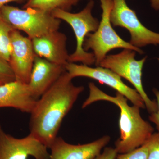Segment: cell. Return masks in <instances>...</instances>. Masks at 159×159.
<instances>
[{
  "label": "cell",
  "instance_id": "cell-14",
  "mask_svg": "<svg viewBox=\"0 0 159 159\" xmlns=\"http://www.w3.org/2000/svg\"><path fill=\"white\" fill-rule=\"evenodd\" d=\"M36 100L27 84L15 80L0 85V108L11 107L30 114Z\"/></svg>",
  "mask_w": 159,
  "mask_h": 159
},
{
  "label": "cell",
  "instance_id": "cell-5",
  "mask_svg": "<svg viewBox=\"0 0 159 159\" xmlns=\"http://www.w3.org/2000/svg\"><path fill=\"white\" fill-rule=\"evenodd\" d=\"M94 2L90 0L84 9L77 13L56 9L52 11V15L68 23L73 29L77 41L75 51L70 55L69 62H80L84 65L91 66L95 63L93 53L85 51L84 44L87 36L91 32L97 31L99 22L92 14Z\"/></svg>",
  "mask_w": 159,
  "mask_h": 159
},
{
  "label": "cell",
  "instance_id": "cell-21",
  "mask_svg": "<svg viewBox=\"0 0 159 159\" xmlns=\"http://www.w3.org/2000/svg\"><path fill=\"white\" fill-rule=\"evenodd\" d=\"M118 153L115 148L105 147L103 151L93 159H115Z\"/></svg>",
  "mask_w": 159,
  "mask_h": 159
},
{
  "label": "cell",
  "instance_id": "cell-6",
  "mask_svg": "<svg viewBox=\"0 0 159 159\" xmlns=\"http://www.w3.org/2000/svg\"><path fill=\"white\" fill-rule=\"evenodd\" d=\"M135 56L136 51L124 49L118 54L107 55L99 66L109 69L130 82L142 97L148 113H153L157 110L156 101L148 97L142 84V70L147 57L137 60Z\"/></svg>",
  "mask_w": 159,
  "mask_h": 159
},
{
  "label": "cell",
  "instance_id": "cell-11",
  "mask_svg": "<svg viewBox=\"0 0 159 159\" xmlns=\"http://www.w3.org/2000/svg\"><path fill=\"white\" fill-rule=\"evenodd\" d=\"M110 140L109 136L105 135L86 144L73 145L57 137L50 148L49 159H93Z\"/></svg>",
  "mask_w": 159,
  "mask_h": 159
},
{
  "label": "cell",
  "instance_id": "cell-16",
  "mask_svg": "<svg viewBox=\"0 0 159 159\" xmlns=\"http://www.w3.org/2000/svg\"><path fill=\"white\" fill-rule=\"evenodd\" d=\"M14 30L0 16V58L9 63L12 51L11 34Z\"/></svg>",
  "mask_w": 159,
  "mask_h": 159
},
{
  "label": "cell",
  "instance_id": "cell-22",
  "mask_svg": "<svg viewBox=\"0 0 159 159\" xmlns=\"http://www.w3.org/2000/svg\"><path fill=\"white\" fill-rule=\"evenodd\" d=\"M151 6L154 10H159V0H150Z\"/></svg>",
  "mask_w": 159,
  "mask_h": 159
},
{
  "label": "cell",
  "instance_id": "cell-7",
  "mask_svg": "<svg viewBox=\"0 0 159 159\" xmlns=\"http://www.w3.org/2000/svg\"><path fill=\"white\" fill-rule=\"evenodd\" d=\"M110 20L114 27L128 30L130 34L129 43L140 48L148 45H159V33L154 32L143 25L135 11L127 5L126 0H113Z\"/></svg>",
  "mask_w": 159,
  "mask_h": 159
},
{
  "label": "cell",
  "instance_id": "cell-10",
  "mask_svg": "<svg viewBox=\"0 0 159 159\" xmlns=\"http://www.w3.org/2000/svg\"><path fill=\"white\" fill-rule=\"evenodd\" d=\"M11 39L12 51L9 64L16 80L28 84L36 56L31 39L15 29L11 32Z\"/></svg>",
  "mask_w": 159,
  "mask_h": 159
},
{
  "label": "cell",
  "instance_id": "cell-20",
  "mask_svg": "<svg viewBox=\"0 0 159 159\" xmlns=\"http://www.w3.org/2000/svg\"><path fill=\"white\" fill-rule=\"evenodd\" d=\"M153 93L156 97V102L157 104V110L156 112L149 114L148 119L150 122H152L156 125L158 132L159 133V91L157 89H152Z\"/></svg>",
  "mask_w": 159,
  "mask_h": 159
},
{
  "label": "cell",
  "instance_id": "cell-1",
  "mask_svg": "<svg viewBox=\"0 0 159 159\" xmlns=\"http://www.w3.org/2000/svg\"><path fill=\"white\" fill-rule=\"evenodd\" d=\"M72 80L65 71L36 100L30 113V134L48 148L57 138L63 120L84 90L83 86L74 85Z\"/></svg>",
  "mask_w": 159,
  "mask_h": 159
},
{
  "label": "cell",
  "instance_id": "cell-23",
  "mask_svg": "<svg viewBox=\"0 0 159 159\" xmlns=\"http://www.w3.org/2000/svg\"><path fill=\"white\" fill-rule=\"evenodd\" d=\"M22 0H0V10L3 6L6 5L7 3L11 2H20Z\"/></svg>",
  "mask_w": 159,
  "mask_h": 159
},
{
  "label": "cell",
  "instance_id": "cell-17",
  "mask_svg": "<svg viewBox=\"0 0 159 159\" xmlns=\"http://www.w3.org/2000/svg\"><path fill=\"white\" fill-rule=\"evenodd\" d=\"M148 144V141L144 145L126 153L118 154L115 159H147Z\"/></svg>",
  "mask_w": 159,
  "mask_h": 159
},
{
  "label": "cell",
  "instance_id": "cell-9",
  "mask_svg": "<svg viewBox=\"0 0 159 159\" xmlns=\"http://www.w3.org/2000/svg\"><path fill=\"white\" fill-rule=\"evenodd\" d=\"M49 159L48 148L34 136L29 134L17 139L6 133L0 124V159Z\"/></svg>",
  "mask_w": 159,
  "mask_h": 159
},
{
  "label": "cell",
  "instance_id": "cell-24",
  "mask_svg": "<svg viewBox=\"0 0 159 159\" xmlns=\"http://www.w3.org/2000/svg\"><path fill=\"white\" fill-rule=\"evenodd\" d=\"M3 83H2V82H1V81H0V85H1V84H3ZM5 84V83H4Z\"/></svg>",
  "mask_w": 159,
  "mask_h": 159
},
{
  "label": "cell",
  "instance_id": "cell-18",
  "mask_svg": "<svg viewBox=\"0 0 159 159\" xmlns=\"http://www.w3.org/2000/svg\"><path fill=\"white\" fill-rule=\"evenodd\" d=\"M15 80V76L9 63L0 58V81L4 84Z\"/></svg>",
  "mask_w": 159,
  "mask_h": 159
},
{
  "label": "cell",
  "instance_id": "cell-8",
  "mask_svg": "<svg viewBox=\"0 0 159 159\" xmlns=\"http://www.w3.org/2000/svg\"><path fill=\"white\" fill-rule=\"evenodd\" d=\"M65 68L66 71L73 79L81 77L95 80L116 90L133 105L140 108L145 109L144 101L136 90L126 85L122 81L121 77L109 69L99 66L93 68L90 66L71 62L68 63Z\"/></svg>",
  "mask_w": 159,
  "mask_h": 159
},
{
  "label": "cell",
  "instance_id": "cell-13",
  "mask_svg": "<svg viewBox=\"0 0 159 159\" xmlns=\"http://www.w3.org/2000/svg\"><path fill=\"white\" fill-rule=\"evenodd\" d=\"M67 40L66 34L58 30L33 39L31 41L36 55L66 66L70 57L66 48Z\"/></svg>",
  "mask_w": 159,
  "mask_h": 159
},
{
  "label": "cell",
  "instance_id": "cell-15",
  "mask_svg": "<svg viewBox=\"0 0 159 159\" xmlns=\"http://www.w3.org/2000/svg\"><path fill=\"white\" fill-rule=\"evenodd\" d=\"M81 0H28L23 7L35 8L52 13L56 10L69 11L73 6H76Z\"/></svg>",
  "mask_w": 159,
  "mask_h": 159
},
{
  "label": "cell",
  "instance_id": "cell-3",
  "mask_svg": "<svg viewBox=\"0 0 159 159\" xmlns=\"http://www.w3.org/2000/svg\"><path fill=\"white\" fill-rule=\"evenodd\" d=\"M0 16L15 30L24 31L31 39L58 31L61 24L51 13L35 8L20 9L5 5L0 10Z\"/></svg>",
  "mask_w": 159,
  "mask_h": 159
},
{
  "label": "cell",
  "instance_id": "cell-12",
  "mask_svg": "<svg viewBox=\"0 0 159 159\" xmlns=\"http://www.w3.org/2000/svg\"><path fill=\"white\" fill-rule=\"evenodd\" d=\"M66 71L65 66L53 63L36 55L28 86L37 99L47 92Z\"/></svg>",
  "mask_w": 159,
  "mask_h": 159
},
{
  "label": "cell",
  "instance_id": "cell-4",
  "mask_svg": "<svg viewBox=\"0 0 159 159\" xmlns=\"http://www.w3.org/2000/svg\"><path fill=\"white\" fill-rule=\"evenodd\" d=\"M102 10V18L97 31L89 33L84 44L85 51L92 50L95 59V65L99 66L109 51L116 48L129 49L143 54V51L124 40L112 27L110 14L113 7V0H100Z\"/></svg>",
  "mask_w": 159,
  "mask_h": 159
},
{
  "label": "cell",
  "instance_id": "cell-19",
  "mask_svg": "<svg viewBox=\"0 0 159 159\" xmlns=\"http://www.w3.org/2000/svg\"><path fill=\"white\" fill-rule=\"evenodd\" d=\"M148 159H159V133H154L148 141Z\"/></svg>",
  "mask_w": 159,
  "mask_h": 159
},
{
  "label": "cell",
  "instance_id": "cell-2",
  "mask_svg": "<svg viewBox=\"0 0 159 159\" xmlns=\"http://www.w3.org/2000/svg\"><path fill=\"white\" fill-rule=\"evenodd\" d=\"M89 99L92 103L99 100L108 101L120 109L119 125L120 137L115 143L118 154L129 152L145 144L154 133V129L140 114L137 106L129 105L128 99L116 92L115 97L106 94L97 86L91 89Z\"/></svg>",
  "mask_w": 159,
  "mask_h": 159
}]
</instances>
